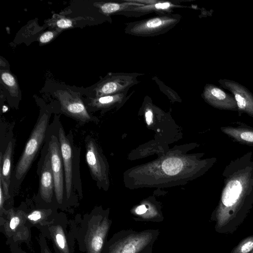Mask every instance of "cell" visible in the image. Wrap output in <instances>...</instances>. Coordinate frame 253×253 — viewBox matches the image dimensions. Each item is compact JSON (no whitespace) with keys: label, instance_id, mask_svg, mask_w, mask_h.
<instances>
[{"label":"cell","instance_id":"9","mask_svg":"<svg viewBox=\"0 0 253 253\" xmlns=\"http://www.w3.org/2000/svg\"><path fill=\"white\" fill-rule=\"evenodd\" d=\"M205 101L220 110L238 111L236 102L232 95L213 84L205 85L202 93Z\"/></svg>","mask_w":253,"mask_h":253},{"label":"cell","instance_id":"2","mask_svg":"<svg viewBox=\"0 0 253 253\" xmlns=\"http://www.w3.org/2000/svg\"><path fill=\"white\" fill-rule=\"evenodd\" d=\"M159 234V229L120 230L107 241L103 253H140L153 247Z\"/></svg>","mask_w":253,"mask_h":253},{"label":"cell","instance_id":"14","mask_svg":"<svg viewBox=\"0 0 253 253\" xmlns=\"http://www.w3.org/2000/svg\"><path fill=\"white\" fill-rule=\"evenodd\" d=\"M13 143L11 141L2 155L0 154V181L1 182L6 200L9 198V187L10 183Z\"/></svg>","mask_w":253,"mask_h":253},{"label":"cell","instance_id":"8","mask_svg":"<svg viewBox=\"0 0 253 253\" xmlns=\"http://www.w3.org/2000/svg\"><path fill=\"white\" fill-rule=\"evenodd\" d=\"M58 137L60 145L65 176V192L67 200L73 192V149L69 138L61 126L59 127Z\"/></svg>","mask_w":253,"mask_h":253},{"label":"cell","instance_id":"24","mask_svg":"<svg viewBox=\"0 0 253 253\" xmlns=\"http://www.w3.org/2000/svg\"><path fill=\"white\" fill-rule=\"evenodd\" d=\"M253 248V241L249 240L244 242L238 249V253H248Z\"/></svg>","mask_w":253,"mask_h":253},{"label":"cell","instance_id":"28","mask_svg":"<svg viewBox=\"0 0 253 253\" xmlns=\"http://www.w3.org/2000/svg\"><path fill=\"white\" fill-rule=\"evenodd\" d=\"M146 122L148 125H150L152 122V113L151 111L148 110L146 112L145 114Z\"/></svg>","mask_w":253,"mask_h":253},{"label":"cell","instance_id":"10","mask_svg":"<svg viewBox=\"0 0 253 253\" xmlns=\"http://www.w3.org/2000/svg\"><path fill=\"white\" fill-rule=\"evenodd\" d=\"M59 99L63 111L78 121L88 122L92 118L87 112L82 101L68 93H60Z\"/></svg>","mask_w":253,"mask_h":253},{"label":"cell","instance_id":"18","mask_svg":"<svg viewBox=\"0 0 253 253\" xmlns=\"http://www.w3.org/2000/svg\"><path fill=\"white\" fill-rule=\"evenodd\" d=\"M51 209H37L27 213L26 218L29 223L32 225H39L41 229L55 217H51Z\"/></svg>","mask_w":253,"mask_h":253},{"label":"cell","instance_id":"31","mask_svg":"<svg viewBox=\"0 0 253 253\" xmlns=\"http://www.w3.org/2000/svg\"></svg>","mask_w":253,"mask_h":253},{"label":"cell","instance_id":"1","mask_svg":"<svg viewBox=\"0 0 253 253\" xmlns=\"http://www.w3.org/2000/svg\"><path fill=\"white\" fill-rule=\"evenodd\" d=\"M112 223L107 211L95 210L85 215L76 233L80 249L86 253H103Z\"/></svg>","mask_w":253,"mask_h":253},{"label":"cell","instance_id":"16","mask_svg":"<svg viewBox=\"0 0 253 253\" xmlns=\"http://www.w3.org/2000/svg\"><path fill=\"white\" fill-rule=\"evenodd\" d=\"M221 131L234 140L253 146V128L246 126L221 127Z\"/></svg>","mask_w":253,"mask_h":253},{"label":"cell","instance_id":"5","mask_svg":"<svg viewBox=\"0 0 253 253\" xmlns=\"http://www.w3.org/2000/svg\"><path fill=\"white\" fill-rule=\"evenodd\" d=\"M47 150L54 177L55 199L59 205H62L65 192V176L60 145L57 135H51Z\"/></svg>","mask_w":253,"mask_h":253},{"label":"cell","instance_id":"6","mask_svg":"<svg viewBox=\"0 0 253 253\" xmlns=\"http://www.w3.org/2000/svg\"><path fill=\"white\" fill-rule=\"evenodd\" d=\"M63 218L55 217L40 229L52 241L56 253H73V244Z\"/></svg>","mask_w":253,"mask_h":253},{"label":"cell","instance_id":"30","mask_svg":"<svg viewBox=\"0 0 253 253\" xmlns=\"http://www.w3.org/2000/svg\"><path fill=\"white\" fill-rule=\"evenodd\" d=\"M22 253H24V252H22Z\"/></svg>","mask_w":253,"mask_h":253},{"label":"cell","instance_id":"26","mask_svg":"<svg viewBox=\"0 0 253 253\" xmlns=\"http://www.w3.org/2000/svg\"><path fill=\"white\" fill-rule=\"evenodd\" d=\"M56 24L59 28L66 29L72 26V22L69 19L62 18L58 20Z\"/></svg>","mask_w":253,"mask_h":253},{"label":"cell","instance_id":"3","mask_svg":"<svg viewBox=\"0 0 253 253\" xmlns=\"http://www.w3.org/2000/svg\"><path fill=\"white\" fill-rule=\"evenodd\" d=\"M49 120L47 112L39 118L15 167L13 177L16 182L22 180L39 151L45 137Z\"/></svg>","mask_w":253,"mask_h":253},{"label":"cell","instance_id":"22","mask_svg":"<svg viewBox=\"0 0 253 253\" xmlns=\"http://www.w3.org/2000/svg\"><path fill=\"white\" fill-rule=\"evenodd\" d=\"M118 95H106L101 96L94 99L91 102V105L97 107H100L114 102Z\"/></svg>","mask_w":253,"mask_h":253},{"label":"cell","instance_id":"12","mask_svg":"<svg viewBox=\"0 0 253 253\" xmlns=\"http://www.w3.org/2000/svg\"><path fill=\"white\" fill-rule=\"evenodd\" d=\"M135 78L132 75H116L102 83L98 87L97 92L99 95H109L116 93H122L133 85L136 82Z\"/></svg>","mask_w":253,"mask_h":253},{"label":"cell","instance_id":"17","mask_svg":"<svg viewBox=\"0 0 253 253\" xmlns=\"http://www.w3.org/2000/svg\"><path fill=\"white\" fill-rule=\"evenodd\" d=\"M8 221L5 219L3 222L4 230L5 234L10 235L12 233H16L18 230V228L22 226H24L25 223L28 222L26 214L24 211L21 210L14 211L13 209H10L6 211Z\"/></svg>","mask_w":253,"mask_h":253},{"label":"cell","instance_id":"29","mask_svg":"<svg viewBox=\"0 0 253 253\" xmlns=\"http://www.w3.org/2000/svg\"><path fill=\"white\" fill-rule=\"evenodd\" d=\"M152 251H153V247H150L146 249V250H145L144 251H143V252H142L140 253H152Z\"/></svg>","mask_w":253,"mask_h":253},{"label":"cell","instance_id":"25","mask_svg":"<svg viewBox=\"0 0 253 253\" xmlns=\"http://www.w3.org/2000/svg\"><path fill=\"white\" fill-rule=\"evenodd\" d=\"M6 200L4 194L1 182L0 181V215L2 216L3 213L5 214L6 211L4 209V203L5 200Z\"/></svg>","mask_w":253,"mask_h":253},{"label":"cell","instance_id":"21","mask_svg":"<svg viewBox=\"0 0 253 253\" xmlns=\"http://www.w3.org/2000/svg\"><path fill=\"white\" fill-rule=\"evenodd\" d=\"M1 77L3 82L8 87L12 93H15L17 89V86L13 76L7 72H3L1 73Z\"/></svg>","mask_w":253,"mask_h":253},{"label":"cell","instance_id":"19","mask_svg":"<svg viewBox=\"0 0 253 253\" xmlns=\"http://www.w3.org/2000/svg\"><path fill=\"white\" fill-rule=\"evenodd\" d=\"M182 165L180 159L176 158H169L163 162L162 169L167 174L174 175L180 171Z\"/></svg>","mask_w":253,"mask_h":253},{"label":"cell","instance_id":"4","mask_svg":"<svg viewBox=\"0 0 253 253\" xmlns=\"http://www.w3.org/2000/svg\"><path fill=\"white\" fill-rule=\"evenodd\" d=\"M180 20L179 15H164L129 23L126 32L137 36H154L168 31Z\"/></svg>","mask_w":253,"mask_h":253},{"label":"cell","instance_id":"23","mask_svg":"<svg viewBox=\"0 0 253 253\" xmlns=\"http://www.w3.org/2000/svg\"><path fill=\"white\" fill-rule=\"evenodd\" d=\"M39 244L41 253H52L47 244L45 237L41 235L40 237Z\"/></svg>","mask_w":253,"mask_h":253},{"label":"cell","instance_id":"27","mask_svg":"<svg viewBox=\"0 0 253 253\" xmlns=\"http://www.w3.org/2000/svg\"><path fill=\"white\" fill-rule=\"evenodd\" d=\"M54 36V32L47 31L42 34L40 38V41L41 43H46L51 41Z\"/></svg>","mask_w":253,"mask_h":253},{"label":"cell","instance_id":"20","mask_svg":"<svg viewBox=\"0 0 253 253\" xmlns=\"http://www.w3.org/2000/svg\"><path fill=\"white\" fill-rule=\"evenodd\" d=\"M143 4H136V3H118L115 2H107L104 3L101 5L100 9L101 11L106 14H111L116 12L122 11L125 7L128 8L131 7V6H142Z\"/></svg>","mask_w":253,"mask_h":253},{"label":"cell","instance_id":"13","mask_svg":"<svg viewBox=\"0 0 253 253\" xmlns=\"http://www.w3.org/2000/svg\"><path fill=\"white\" fill-rule=\"evenodd\" d=\"M85 159L92 178L101 180L103 176L102 163L97 146L92 138L85 140Z\"/></svg>","mask_w":253,"mask_h":253},{"label":"cell","instance_id":"7","mask_svg":"<svg viewBox=\"0 0 253 253\" xmlns=\"http://www.w3.org/2000/svg\"><path fill=\"white\" fill-rule=\"evenodd\" d=\"M221 87L229 91L237 104L239 115L246 113L253 117V94L246 86L233 80L219 79Z\"/></svg>","mask_w":253,"mask_h":253},{"label":"cell","instance_id":"11","mask_svg":"<svg viewBox=\"0 0 253 253\" xmlns=\"http://www.w3.org/2000/svg\"><path fill=\"white\" fill-rule=\"evenodd\" d=\"M39 192L41 197L44 201L46 203L51 202L54 192V182L48 150L40 171Z\"/></svg>","mask_w":253,"mask_h":253},{"label":"cell","instance_id":"15","mask_svg":"<svg viewBox=\"0 0 253 253\" xmlns=\"http://www.w3.org/2000/svg\"><path fill=\"white\" fill-rule=\"evenodd\" d=\"M133 218L136 221L160 222L164 220L162 212L156 207L142 204L136 207L131 211Z\"/></svg>","mask_w":253,"mask_h":253}]
</instances>
